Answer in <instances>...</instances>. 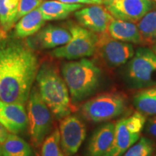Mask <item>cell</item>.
<instances>
[{"instance_id":"1","label":"cell","mask_w":156,"mask_h":156,"mask_svg":"<svg viewBox=\"0 0 156 156\" xmlns=\"http://www.w3.org/2000/svg\"><path fill=\"white\" fill-rule=\"evenodd\" d=\"M40 67L38 56L28 46L17 41L0 44V99L25 105Z\"/></svg>"},{"instance_id":"2","label":"cell","mask_w":156,"mask_h":156,"mask_svg":"<svg viewBox=\"0 0 156 156\" xmlns=\"http://www.w3.org/2000/svg\"><path fill=\"white\" fill-rule=\"evenodd\" d=\"M36 81L43 101L56 119L61 120L71 114L73 105L69 89L54 66L47 62L40 65Z\"/></svg>"},{"instance_id":"3","label":"cell","mask_w":156,"mask_h":156,"mask_svg":"<svg viewBox=\"0 0 156 156\" xmlns=\"http://www.w3.org/2000/svg\"><path fill=\"white\" fill-rule=\"evenodd\" d=\"M61 74L67 84L73 105L82 102L96 90L101 69L91 60L83 58L62 64Z\"/></svg>"},{"instance_id":"4","label":"cell","mask_w":156,"mask_h":156,"mask_svg":"<svg viewBox=\"0 0 156 156\" xmlns=\"http://www.w3.org/2000/svg\"><path fill=\"white\" fill-rule=\"evenodd\" d=\"M27 106L29 134L33 145L38 147L51 132L54 115L43 101L37 86L31 90Z\"/></svg>"},{"instance_id":"5","label":"cell","mask_w":156,"mask_h":156,"mask_svg":"<svg viewBox=\"0 0 156 156\" xmlns=\"http://www.w3.org/2000/svg\"><path fill=\"white\" fill-rule=\"evenodd\" d=\"M126 108V99L118 93H106L85 101L81 106L84 118L93 122L109 121L120 116Z\"/></svg>"},{"instance_id":"6","label":"cell","mask_w":156,"mask_h":156,"mask_svg":"<svg viewBox=\"0 0 156 156\" xmlns=\"http://www.w3.org/2000/svg\"><path fill=\"white\" fill-rule=\"evenodd\" d=\"M72 38L67 44L56 48L51 54L56 58L68 60L89 57L95 54L98 36V34L81 25L69 27Z\"/></svg>"},{"instance_id":"7","label":"cell","mask_w":156,"mask_h":156,"mask_svg":"<svg viewBox=\"0 0 156 156\" xmlns=\"http://www.w3.org/2000/svg\"><path fill=\"white\" fill-rule=\"evenodd\" d=\"M146 118L139 112L119 120L115 124L113 142L103 156H122L140 138Z\"/></svg>"},{"instance_id":"8","label":"cell","mask_w":156,"mask_h":156,"mask_svg":"<svg viewBox=\"0 0 156 156\" xmlns=\"http://www.w3.org/2000/svg\"><path fill=\"white\" fill-rule=\"evenodd\" d=\"M128 80L133 87L156 85V54L150 48L140 47L136 51L127 67Z\"/></svg>"},{"instance_id":"9","label":"cell","mask_w":156,"mask_h":156,"mask_svg":"<svg viewBox=\"0 0 156 156\" xmlns=\"http://www.w3.org/2000/svg\"><path fill=\"white\" fill-rule=\"evenodd\" d=\"M98 36L95 53L108 67H119L134 56V48L129 43L113 38L107 31L98 34Z\"/></svg>"},{"instance_id":"10","label":"cell","mask_w":156,"mask_h":156,"mask_svg":"<svg viewBox=\"0 0 156 156\" xmlns=\"http://www.w3.org/2000/svg\"><path fill=\"white\" fill-rule=\"evenodd\" d=\"M58 129L61 147L64 155H75L85 139V125L79 117L69 114L62 119Z\"/></svg>"},{"instance_id":"11","label":"cell","mask_w":156,"mask_h":156,"mask_svg":"<svg viewBox=\"0 0 156 156\" xmlns=\"http://www.w3.org/2000/svg\"><path fill=\"white\" fill-rule=\"evenodd\" d=\"M105 8L115 19L138 23L153 8L151 0H103Z\"/></svg>"},{"instance_id":"12","label":"cell","mask_w":156,"mask_h":156,"mask_svg":"<svg viewBox=\"0 0 156 156\" xmlns=\"http://www.w3.org/2000/svg\"><path fill=\"white\" fill-rule=\"evenodd\" d=\"M0 123L9 133L18 134L28 128V113L25 105L0 101Z\"/></svg>"},{"instance_id":"13","label":"cell","mask_w":156,"mask_h":156,"mask_svg":"<svg viewBox=\"0 0 156 156\" xmlns=\"http://www.w3.org/2000/svg\"><path fill=\"white\" fill-rule=\"evenodd\" d=\"M75 16L81 26L95 34L106 31L109 23L114 19L101 5H93L78 9L75 12Z\"/></svg>"},{"instance_id":"14","label":"cell","mask_w":156,"mask_h":156,"mask_svg":"<svg viewBox=\"0 0 156 156\" xmlns=\"http://www.w3.org/2000/svg\"><path fill=\"white\" fill-rule=\"evenodd\" d=\"M71 38L69 30L62 27L48 25L36 33L35 37L30 39V43L39 48L49 49L64 46Z\"/></svg>"},{"instance_id":"15","label":"cell","mask_w":156,"mask_h":156,"mask_svg":"<svg viewBox=\"0 0 156 156\" xmlns=\"http://www.w3.org/2000/svg\"><path fill=\"white\" fill-rule=\"evenodd\" d=\"M115 124H103L97 129L90 140L86 156H103L112 145L114 138Z\"/></svg>"},{"instance_id":"16","label":"cell","mask_w":156,"mask_h":156,"mask_svg":"<svg viewBox=\"0 0 156 156\" xmlns=\"http://www.w3.org/2000/svg\"><path fill=\"white\" fill-rule=\"evenodd\" d=\"M107 33L116 40L129 44H141L142 38L137 25L134 23L113 19L108 25Z\"/></svg>"},{"instance_id":"17","label":"cell","mask_w":156,"mask_h":156,"mask_svg":"<svg viewBox=\"0 0 156 156\" xmlns=\"http://www.w3.org/2000/svg\"><path fill=\"white\" fill-rule=\"evenodd\" d=\"M83 7L81 4H68L58 0H48L43 2L38 8L45 20L50 21L66 18L72 12Z\"/></svg>"},{"instance_id":"18","label":"cell","mask_w":156,"mask_h":156,"mask_svg":"<svg viewBox=\"0 0 156 156\" xmlns=\"http://www.w3.org/2000/svg\"><path fill=\"white\" fill-rule=\"evenodd\" d=\"M45 22L41 12L37 7L19 20L15 25V36L20 38L33 36L41 29Z\"/></svg>"},{"instance_id":"19","label":"cell","mask_w":156,"mask_h":156,"mask_svg":"<svg viewBox=\"0 0 156 156\" xmlns=\"http://www.w3.org/2000/svg\"><path fill=\"white\" fill-rule=\"evenodd\" d=\"M2 156H34L31 146L17 134L9 133L2 144Z\"/></svg>"},{"instance_id":"20","label":"cell","mask_w":156,"mask_h":156,"mask_svg":"<svg viewBox=\"0 0 156 156\" xmlns=\"http://www.w3.org/2000/svg\"><path fill=\"white\" fill-rule=\"evenodd\" d=\"M19 0H0V25L5 31L14 26L18 8Z\"/></svg>"},{"instance_id":"21","label":"cell","mask_w":156,"mask_h":156,"mask_svg":"<svg viewBox=\"0 0 156 156\" xmlns=\"http://www.w3.org/2000/svg\"><path fill=\"white\" fill-rule=\"evenodd\" d=\"M142 42L156 43V11L148 12L137 23Z\"/></svg>"},{"instance_id":"22","label":"cell","mask_w":156,"mask_h":156,"mask_svg":"<svg viewBox=\"0 0 156 156\" xmlns=\"http://www.w3.org/2000/svg\"><path fill=\"white\" fill-rule=\"evenodd\" d=\"M41 156H66L61 147L60 133L58 128L51 132L43 142Z\"/></svg>"},{"instance_id":"23","label":"cell","mask_w":156,"mask_h":156,"mask_svg":"<svg viewBox=\"0 0 156 156\" xmlns=\"http://www.w3.org/2000/svg\"><path fill=\"white\" fill-rule=\"evenodd\" d=\"M134 105L137 112L145 116H156V98L140 93L134 97Z\"/></svg>"},{"instance_id":"24","label":"cell","mask_w":156,"mask_h":156,"mask_svg":"<svg viewBox=\"0 0 156 156\" xmlns=\"http://www.w3.org/2000/svg\"><path fill=\"white\" fill-rule=\"evenodd\" d=\"M155 151V145L147 137L140 138L122 156H152Z\"/></svg>"},{"instance_id":"25","label":"cell","mask_w":156,"mask_h":156,"mask_svg":"<svg viewBox=\"0 0 156 156\" xmlns=\"http://www.w3.org/2000/svg\"><path fill=\"white\" fill-rule=\"evenodd\" d=\"M42 2L43 0H19L16 21H18L33 9L38 7Z\"/></svg>"},{"instance_id":"26","label":"cell","mask_w":156,"mask_h":156,"mask_svg":"<svg viewBox=\"0 0 156 156\" xmlns=\"http://www.w3.org/2000/svg\"><path fill=\"white\" fill-rule=\"evenodd\" d=\"M146 131L150 135L156 138V116L148 120L146 124Z\"/></svg>"},{"instance_id":"27","label":"cell","mask_w":156,"mask_h":156,"mask_svg":"<svg viewBox=\"0 0 156 156\" xmlns=\"http://www.w3.org/2000/svg\"><path fill=\"white\" fill-rule=\"evenodd\" d=\"M64 3L81 4V5H96L92 0H58Z\"/></svg>"},{"instance_id":"28","label":"cell","mask_w":156,"mask_h":156,"mask_svg":"<svg viewBox=\"0 0 156 156\" xmlns=\"http://www.w3.org/2000/svg\"><path fill=\"white\" fill-rule=\"evenodd\" d=\"M9 132L4 127L2 124L0 123V144H2L5 141L7 135H8Z\"/></svg>"},{"instance_id":"29","label":"cell","mask_w":156,"mask_h":156,"mask_svg":"<svg viewBox=\"0 0 156 156\" xmlns=\"http://www.w3.org/2000/svg\"><path fill=\"white\" fill-rule=\"evenodd\" d=\"M142 93H145V94H147L148 95H151V96L156 98V86L153 87H151V88H149L147 90H143Z\"/></svg>"},{"instance_id":"30","label":"cell","mask_w":156,"mask_h":156,"mask_svg":"<svg viewBox=\"0 0 156 156\" xmlns=\"http://www.w3.org/2000/svg\"><path fill=\"white\" fill-rule=\"evenodd\" d=\"M92 1L94 2L96 5H101V4H103V0H92Z\"/></svg>"},{"instance_id":"31","label":"cell","mask_w":156,"mask_h":156,"mask_svg":"<svg viewBox=\"0 0 156 156\" xmlns=\"http://www.w3.org/2000/svg\"><path fill=\"white\" fill-rule=\"evenodd\" d=\"M0 156H2V145L0 144Z\"/></svg>"},{"instance_id":"32","label":"cell","mask_w":156,"mask_h":156,"mask_svg":"<svg viewBox=\"0 0 156 156\" xmlns=\"http://www.w3.org/2000/svg\"><path fill=\"white\" fill-rule=\"evenodd\" d=\"M2 38V34H1V32H0V41H1Z\"/></svg>"},{"instance_id":"33","label":"cell","mask_w":156,"mask_h":156,"mask_svg":"<svg viewBox=\"0 0 156 156\" xmlns=\"http://www.w3.org/2000/svg\"><path fill=\"white\" fill-rule=\"evenodd\" d=\"M154 51H155V54H156V45H155V48H154Z\"/></svg>"},{"instance_id":"34","label":"cell","mask_w":156,"mask_h":156,"mask_svg":"<svg viewBox=\"0 0 156 156\" xmlns=\"http://www.w3.org/2000/svg\"><path fill=\"white\" fill-rule=\"evenodd\" d=\"M0 101H1V99H0Z\"/></svg>"},{"instance_id":"35","label":"cell","mask_w":156,"mask_h":156,"mask_svg":"<svg viewBox=\"0 0 156 156\" xmlns=\"http://www.w3.org/2000/svg\"><path fill=\"white\" fill-rule=\"evenodd\" d=\"M155 2H156V0H155Z\"/></svg>"},{"instance_id":"36","label":"cell","mask_w":156,"mask_h":156,"mask_svg":"<svg viewBox=\"0 0 156 156\" xmlns=\"http://www.w3.org/2000/svg\"><path fill=\"white\" fill-rule=\"evenodd\" d=\"M155 156H156V155H155Z\"/></svg>"}]
</instances>
